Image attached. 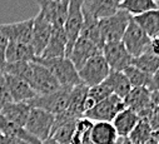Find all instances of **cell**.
<instances>
[{
  "label": "cell",
  "instance_id": "6da1fadb",
  "mask_svg": "<svg viewBox=\"0 0 159 144\" xmlns=\"http://www.w3.org/2000/svg\"><path fill=\"white\" fill-rule=\"evenodd\" d=\"M34 61L44 65L50 73L57 78L60 87L64 88H74L82 83L80 77H79L78 69L73 64V61L64 56L57 59H42L36 58Z\"/></svg>",
  "mask_w": 159,
  "mask_h": 144
},
{
  "label": "cell",
  "instance_id": "7a4b0ae2",
  "mask_svg": "<svg viewBox=\"0 0 159 144\" xmlns=\"http://www.w3.org/2000/svg\"><path fill=\"white\" fill-rule=\"evenodd\" d=\"M71 89L73 88L60 87L57 92H54L52 94L35 97L34 99L28 101V104L31 108H39V109H43L53 115H59L68 110L69 103H70Z\"/></svg>",
  "mask_w": 159,
  "mask_h": 144
},
{
  "label": "cell",
  "instance_id": "3957f363",
  "mask_svg": "<svg viewBox=\"0 0 159 144\" xmlns=\"http://www.w3.org/2000/svg\"><path fill=\"white\" fill-rule=\"evenodd\" d=\"M78 73H79V77H80L82 83H84L88 88H93L105 82L109 74L111 73V70L103 53H99L93 58H90Z\"/></svg>",
  "mask_w": 159,
  "mask_h": 144
},
{
  "label": "cell",
  "instance_id": "277c9868",
  "mask_svg": "<svg viewBox=\"0 0 159 144\" xmlns=\"http://www.w3.org/2000/svg\"><path fill=\"white\" fill-rule=\"evenodd\" d=\"M132 15L124 10L119 9L114 15L100 19L99 29L105 43L108 42H119L123 39V35L132 20Z\"/></svg>",
  "mask_w": 159,
  "mask_h": 144
},
{
  "label": "cell",
  "instance_id": "5b68a950",
  "mask_svg": "<svg viewBox=\"0 0 159 144\" xmlns=\"http://www.w3.org/2000/svg\"><path fill=\"white\" fill-rule=\"evenodd\" d=\"M54 122L55 115L43 109H39V108H31L29 118L25 124V129L36 139L44 142L50 138Z\"/></svg>",
  "mask_w": 159,
  "mask_h": 144
},
{
  "label": "cell",
  "instance_id": "8992f818",
  "mask_svg": "<svg viewBox=\"0 0 159 144\" xmlns=\"http://www.w3.org/2000/svg\"><path fill=\"white\" fill-rule=\"evenodd\" d=\"M84 24L83 15V0H70L69 2V11L68 18L64 24V30L68 37V47H66V58L69 56L74 43L80 37V33Z\"/></svg>",
  "mask_w": 159,
  "mask_h": 144
},
{
  "label": "cell",
  "instance_id": "52a82bcc",
  "mask_svg": "<svg viewBox=\"0 0 159 144\" xmlns=\"http://www.w3.org/2000/svg\"><path fill=\"white\" fill-rule=\"evenodd\" d=\"M125 108H127V105L123 99H120L115 94H111L103 101L98 103L93 109L85 112L84 117L90 119L94 123H97V122L111 123L114 120V118L120 112H123Z\"/></svg>",
  "mask_w": 159,
  "mask_h": 144
},
{
  "label": "cell",
  "instance_id": "ba28073f",
  "mask_svg": "<svg viewBox=\"0 0 159 144\" xmlns=\"http://www.w3.org/2000/svg\"><path fill=\"white\" fill-rule=\"evenodd\" d=\"M29 84L34 89L38 97L52 94L60 88V84L57 80V78L44 65L36 61H33L31 65V77Z\"/></svg>",
  "mask_w": 159,
  "mask_h": 144
},
{
  "label": "cell",
  "instance_id": "9c48e42d",
  "mask_svg": "<svg viewBox=\"0 0 159 144\" xmlns=\"http://www.w3.org/2000/svg\"><path fill=\"white\" fill-rule=\"evenodd\" d=\"M122 42L125 45L129 54L133 58H137V56H139V55H142L149 50L152 39L132 18V20H130V23H129V25H128V28L123 35Z\"/></svg>",
  "mask_w": 159,
  "mask_h": 144
},
{
  "label": "cell",
  "instance_id": "30bf717a",
  "mask_svg": "<svg viewBox=\"0 0 159 144\" xmlns=\"http://www.w3.org/2000/svg\"><path fill=\"white\" fill-rule=\"evenodd\" d=\"M102 53L111 71H124V69L132 65L133 56L129 54L122 40L105 43Z\"/></svg>",
  "mask_w": 159,
  "mask_h": 144
},
{
  "label": "cell",
  "instance_id": "8fae6325",
  "mask_svg": "<svg viewBox=\"0 0 159 144\" xmlns=\"http://www.w3.org/2000/svg\"><path fill=\"white\" fill-rule=\"evenodd\" d=\"M127 108L135 112L140 119H147L152 114L153 110V103H152V92L145 88H133L128 97L124 99Z\"/></svg>",
  "mask_w": 159,
  "mask_h": 144
},
{
  "label": "cell",
  "instance_id": "7c38bea8",
  "mask_svg": "<svg viewBox=\"0 0 159 144\" xmlns=\"http://www.w3.org/2000/svg\"><path fill=\"white\" fill-rule=\"evenodd\" d=\"M80 118L75 117L68 110L59 115H55V122L50 138H53L55 142L60 144H70L75 133L76 122Z\"/></svg>",
  "mask_w": 159,
  "mask_h": 144
},
{
  "label": "cell",
  "instance_id": "4fadbf2b",
  "mask_svg": "<svg viewBox=\"0 0 159 144\" xmlns=\"http://www.w3.org/2000/svg\"><path fill=\"white\" fill-rule=\"evenodd\" d=\"M33 29H34V18L11 24H0V33L9 42H15L21 44H31Z\"/></svg>",
  "mask_w": 159,
  "mask_h": 144
},
{
  "label": "cell",
  "instance_id": "5bb4252c",
  "mask_svg": "<svg viewBox=\"0 0 159 144\" xmlns=\"http://www.w3.org/2000/svg\"><path fill=\"white\" fill-rule=\"evenodd\" d=\"M53 31V25L47 20L43 13L39 11L34 18V29H33V39L31 47L34 48L36 58H40L43 52L45 50Z\"/></svg>",
  "mask_w": 159,
  "mask_h": 144
},
{
  "label": "cell",
  "instance_id": "9a60e30c",
  "mask_svg": "<svg viewBox=\"0 0 159 144\" xmlns=\"http://www.w3.org/2000/svg\"><path fill=\"white\" fill-rule=\"evenodd\" d=\"M99 53H102V49L98 45H95L88 38L80 35V37L76 39V42L74 43L73 49L68 58L73 61V64L75 65V68L79 71L90 58H93L94 55H97Z\"/></svg>",
  "mask_w": 159,
  "mask_h": 144
},
{
  "label": "cell",
  "instance_id": "2e32d148",
  "mask_svg": "<svg viewBox=\"0 0 159 144\" xmlns=\"http://www.w3.org/2000/svg\"><path fill=\"white\" fill-rule=\"evenodd\" d=\"M69 2L70 0H60V2L48 0L45 3L39 4L40 7L39 11L43 13V15L54 28H64L69 11Z\"/></svg>",
  "mask_w": 159,
  "mask_h": 144
},
{
  "label": "cell",
  "instance_id": "e0dca14e",
  "mask_svg": "<svg viewBox=\"0 0 159 144\" xmlns=\"http://www.w3.org/2000/svg\"><path fill=\"white\" fill-rule=\"evenodd\" d=\"M68 47V37L65 34L64 28H54L52 31L50 40L42 54V59H57L64 58L66 55Z\"/></svg>",
  "mask_w": 159,
  "mask_h": 144
},
{
  "label": "cell",
  "instance_id": "ac0fdd59",
  "mask_svg": "<svg viewBox=\"0 0 159 144\" xmlns=\"http://www.w3.org/2000/svg\"><path fill=\"white\" fill-rule=\"evenodd\" d=\"M5 79H7V84L10 92V95L13 98V101L15 103H28L31 99H34L36 95V93L34 92V89L30 87V84L28 82H25L21 78L14 77V75H9V74H4Z\"/></svg>",
  "mask_w": 159,
  "mask_h": 144
},
{
  "label": "cell",
  "instance_id": "d6986e66",
  "mask_svg": "<svg viewBox=\"0 0 159 144\" xmlns=\"http://www.w3.org/2000/svg\"><path fill=\"white\" fill-rule=\"evenodd\" d=\"M119 10L116 0H83V11L100 20L114 15Z\"/></svg>",
  "mask_w": 159,
  "mask_h": 144
},
{
  "label": "cell",
  "instance_id": "ffe728a7",
  "mask_svg": "<svg viewBox=\"0 0 159 144\" xmlns=\"http://www.w3.org/2000/svg\"><path fill=\"white\" fill-rule=\"evenodd\" d=\"M119 139L113 123L109 122H97L90 130L92 144H116Z\"/></svg>",
  "mask_w": 159,
  "mask_h": 144
},
{
  "label": "cell",
  "instance_id": "44dd1931",
  "mask_svg": "<svg viewBox=\"0 0 159 144\" xmlns=\"http://www.w3.org/2000/svg\"><path fill=\"white\" fill-rule=\"evenodd\" d=\"M139 120H140V118L135 112H133L129 108H125L123 112H120L114 118V120L111 123H113L119 138L125 139L130 135V133L138 125Z\"/></svg>",
  "mask_w": 159,
  "mask_h": 144
},
{
  "label": "cell",
  "instance_id": "7402d4cb",
  "mask_svg": "<svg viewBox=\"0 0 159 144\" xmlns=\"http://www.w3.org/2000/svg\"><path fill=\"white\" fill-rule=\"evenodd\" d=\"M30 110H31V106L28 103L11 101L8 105H5L3 109L0 110V113H2L8 120H10L11 123L25 128V124H26V120L29 118Z\"/></svg>",
  "mask_w": 159,
  "mask_h": 144
},
{
  "label": "cell",
  "instance_id": "603a6c76",
  "mask_svg": "<svg viewBox=\"0 0 159 144\" xmlns=\"http://www.w3.org/2000/svg\"><path fill=\"white\" fill-rule=\"evenodd\" d=\"M36 59L34 48L31 44H21L15 42H9L5 61L7 63H19V61H34Z\"/></svg>",
  "mask_w": 159,
  "mask_h": 144
},
{
  "label": "cell",
  "instance_id": "cb8c5ba5",
  "mask_svg": "<svg viewBox=\"0 0 159 144\" xmlns=\"http://www.w3.org/2000/svg\"><path fill=\"white\" fill-rule=\"evenodd\" d=\"M0 133L7 137H14V138L26 140L30 144H40L42 143L39 139L33 137L25 128L19 127V125L11 123L10 120H8L2 113H0Z\"/></svg>",
  "mask_w": 159,
  "mask_h": 144
},
{
  "label": "cell",
  "instance_id": "d4e9b609",
  "mask_svg": "<svg viewBox=\"0 0 159 144\" xmlns=\"http://www.w3.org/2000/svg\"><path fill=\"white\" fill-rule=\"evenodd\" d=\"M89 88L84 84L80 83L79 85L74 87L71 89L70 93V103H69V108H68V112L74 114L78 118H83L85 114V109H84V103L88 95Z\"/></svg>",
  "mask_w": 159,
  "mask_h": 144
},
{
  "label": "cell",
  "instance_id": "484cf974",
  "mask_svg": "<svg viewBox=\"0 0 159 144\" xmlns=\"http://www.w3.org/2000/svg\"><path fill=\"white\" fill-rule=\"evenodd\" d=\"M105 82L110 87L111 93L118 95L119 98L123 99V100L128 97V94L133 89L129 79L124 74V71H111Z\"/></svg>",
  "mask_w": 159,
  "mask_h": 144
},
{
  "label": "cell",
  "instance_id": "4316f807",
  "mask_svg": "<svg viewBox=\"0 0 159 144\" xmlns=\"http://www.w3.org/2000/svg\"><path fill=\"white\" fill-rule=\"evenodd\" d=\"M133 19L147 33V35L150 39L155 38L159 34V8L140 15L133 16Z\"/></svg>",
  "mask_w": 159,
  "mask_h": 144
},
{
  "label": "cell",
  "instance_id": "83f0119b",
  "mask_svg": "<svg viewBox=\"0 0 159 144\" xmlns=\"http://www.w3.org/2000/svg\"><path fill=\"white\" fill-rule=\"evenodd\" d=\"M158 8L159 4L155 0H123L119 5V9L129 13L132 16H137Z\"/></svg>",
  "mask_w": 159,
  "mask_h": 144
},
{
  "label": "cell",
  "instance_id": "f1b7e54d",
  "mask_svg": "<svg viewBox=\"0 0 159 144\" xmlns=\"http://www.w3.org/2000/svg\"><path fill=\"white\" fill-rule=\"evenodd\" d=\"M111 94H113L111 93V89H110V87L108 85L107 82H103L99 85H95L93 88H89V92H88V95H87V99H85V103H84L85 112L93 109V108L98 103L103 101L104 99H107Z\"/></svg>",
  "mask_w": 159,
  "mask_h": 144
},
{
  "label": "cell",
  "instance_id": "f546056e",
  "mask_svg": "<svg viewBox=\"0 0 159 144\" xmlns=\"http://www.w3.org/2000/svg\"><path fill=\"white\" fill-rule=\"evenodd\" d=\"M132 65L137 66L138 69H140L142 71H144V73H147L149 75H153L159 69V56L154 55L150 50H148L144 54H142L137 58H133Z\"/></svg>",
  "mask_w": 159,
  "mask_h": 144
},
{
  "label": "cell",
  "instance_id": "4dcf8cb0",
  "mask_svg": "<svg viewBox=\"0 0 159 144\" xmlns=\"http://www.w3.org/2000/svg\"><path fill=\"white\" fill-rule=\"evenodd\" d=\"M153 129L147 119H140L138 125L128 137V140L132 144H147L152 138Z\"/></svg>",
  "mask_w": 159,
  "mask_h": 144
},
{
  "label": "cell",
  "instance_id": "1f68e13d",
  "mask_svg": "<svg viewBox=\"0 0 159 144\" xmlns=\"http://www.w3.org/2000/svg\"><path fill=\"white\" fill-rule=\"evenodd\" d=\"M124 74L129 79L133 88H142V87L148 88L152 78V75L144 73V71H142L134 65H129L127 69H124Z\"/></svg>",
  "mask_w": 159,
  "mask_h": 144
},
{
  "label": "cell",
  "instance_id": "d6a6232c",
  "mask_svg": "<svg viewBox=\"0 0 159 144\" xmlns=\"http://www.w3.org/2000/svg\"><path fill=\"white\" fill-rule=\"evenodd\" d=\"M11 101H13V98H11L9 88H8L5 75L2 71V74H0V110H2L5 105L11 103Z\"/></svg>",
  "mask_w": 159,
  "mask_h": 144
},
{
  "label": "cell",
  "instance_id": "836d02e7",
  "mask_svg": "<svg viewBox=\"0 0 159 144\" xmlns=\"http://www.w3.org/2000/svg\"><path fill=\"white\" fill-rule=\"evenodd\" d=\"M8 45H9V40L4 37L2 33H0V69H3L4 65L7 64V61H5V54H7Z\"/></svg>",
  "mask_w": 159,
  "mask_h": 144
},
{
  "label": "cell",
  "instance_id": "e575fe53",
  "mask_svg": "<svg viewBox=\"0 0 159 144\" xmlns=\"http://www.w3.org/2000/svg\"><path fill=\"white\" fill-rule=\"evenodd\" d=\"M148 122H149L153 132L159 130V106H154L153 108L152 114L148 118Z\"/></svg>",
  "mask_w": 159,
  "mask_h": 144
},
{
  "label": "cell",
  "instance_id": "d590c367",
  "mask_svg": "<svg viewBox=\"0 0 159 144\" xmlns=\"http://www.w3.org/2000/svg\"><path fill=\"white\" fill-rule=\"evenodd\" d=\"M0 144H30V143H28L26 140L19 139V138L2 135V137H0Z\"/></svg>",
  "mask_w": 159,
  "mask_h": 144
},
{
  "label": "cell",
  "instance_id": "8d00e7d4",
  "mask_svg": "<svg viewBox=\"0 0 159 144\" xmlns=\"http://www.w3.org/2000/svg\"><path fill=\"white\" fill-rule=\"evenodd\" d=\"M148 89H149L150 92H157V90H159V69L152 75L150 83H149V85H148Z\"/></svg>",
  "mask_w": 159,
  "mask_h": 144
},
{
  "label": "cell",
  "instance_id": "74e56055",
  "mask_svg": "<svg viewBox=\"0 0 159 144\" xmlns=\"http://www.w3.org/2000/svg\"><path fill=\"white\" fill-rule=\"evenodd\" d=\"M149 50L154 54V55H157V56H159V34L157 35L155 38H153L152 39V42H150V48H149Z\"/></svg>",
  "mask_w": 159,
  "mask_h": 144
},
{
  "label": "cell",
  "instance_id": "f35d334b",
  "mask_svg": "<svg viewBox=\"0 0 159 144\" xmlns=\"http://www.w3.org/2000/svg\"><path fill=\"white\" fill-rule=\"evenodd\" d=\"M152 103L154 106H159V90L152 92Z\"/></svg>",
  "mask_w": 159,
  "mask_h": 144
},
{
  "label": "cell",
  "instance_id": "ab89813d",
  "mask_svg": "<svg viewBox=\"0 0 159 144\" xmlns=\"http://www.w3.org/2000/svg\"><path fill=\"white\" fill-rule=\"evenodd\" d=\"M40 144H60V143H58V142H55L53 138H49V139H47V140H44V142H42Z\"/></svg>",
  "mask_w": 159,
  "mask_h": 144
},
{
  "label": "cell",
  "instance_id": "60d3db41",
  "mask_svg": "<svg viewBox=\"0 0 159 144\" xmlns=\"http://www.w3.org/2000/svg\"><path fill=\"white\" fill-rule=\"evenodd\" d=\"M38 2V4H42V3H45V2H48V0H36Z\"/></svg>",
  "mask_w": 159,
  "mask_h": 144
},
{
  "label": "cell",
  "instance_id": "b9f144b4",
  "mask_svg": "<svg viewBox=\"0 0 159 144\" xmlns=\"http://www.w3.org/2000/svg\"><path fill=\"white\" fill-rule=\"evenodd\" d=\"M116 144H123V138H120V139H119V140H118V143H116Z\"/></svg>",
  "mask_w": 159,
  "mask_h": 144
},
{
  "label": "cell",
  "instance_id": "7bdbcfd3",
  "mask_svg": "<svg viewBox=\"0 0 159 144\" xmlns=\"http://www.w3.org/2000/svg\"><path fill=\"white\" fill-rule=\"evenodd\" d=\"M116 2H118V3H119V5H120V3H122V2H123V0H116Z\"/></svg>",
  "mask_w": 159,
  "mask_h": 144
},
{
  "label": "cell",
  "instance_id": "ee69618b",
  "mask_svg": "<svg viewBox=\"0 0 159 144\" xmlns=\"http://www.w3.org/2000/svg\"><path fill=\"white\" fill-rule=\"evenodd\" d=\"M155 2H157V3H158V4H159V0H155Z\"/></svg>",
  "mask_w": 159,
  "mask_h": 144
},
{
  "label": "cell",
  "instance_id": "f6af8a7d",
  "mask_svg": "<svg viewBox=\"0 0 159 144\" xmlns=\"http://www.w3.org/2000/svg\"><path fill=\"white\" fill-rule=\"evenodd\" d=\"M54 2H60V0H54Z\"/></svg>",
  "mask_w": 159,
  "mask_h": 144
},
{
  "label": "cell",
  "instance_id": "bcb514c9",
  "mask_svg": "<svg viewBox=\"0 0 159 144\" xmlns=\"http://www.w3.org/2000/svg\"><path fill=\"white\" fill-rule=\"evenodd\" d=\"M0 74H2V69H0Z\"/></svg>",
  "mask_w": 159,
  "mask_h": 144
},
{
  "label": "cell",
  "instance_id": "7dc6e473",
  "mask_svg": "<svg viewBox=\"0 0 159 144\" xmlns=\"http://www.w3.org/2000/svg\"><path fill=\"white\" fill-rule=\"evenodd\" d=\"M2 135H3V134H2V133H0V137H2Z\"/></svg>",
  "mask_w": 159,
  "mask_h": 144
}]
</instances>
